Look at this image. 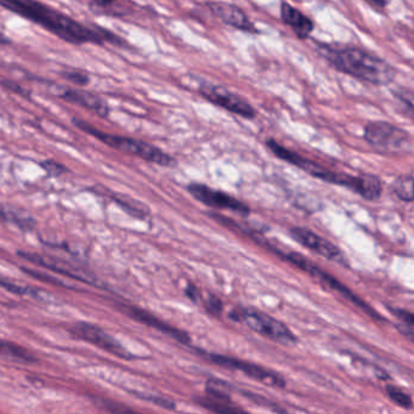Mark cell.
Wrapping results in <instances>:
<instances>
[{
	"label": "cell",
	"instance_id": "4316f807",
	"mask_svg": "<svg viewBox=\"0 0 414 414\" xmlns=\"http://www.w3.org/2000/svg\"><path fill=\"white\" fill-rule=\"evenodd\" d=\"M39 167H41L46 174L52 178H59L65 173H68L70 169L67 168L65 164L59 163L54 159H45V161H41L39 162Z\"/></svg>",
	"mask_w": 414,
	"mask_h": 414
},
{
	"label": "cell",
	"instance_id": "7c38bea8",
	"mask_svg": "<svg viewBox=\"0 0 414 414\" xmlns=\"http://www.w3.org/2000/svg\"><path fill=\"white\" fill-rule=\"evenodd\" d=\"M289 235L302 247L318 253V256H323L324 259L337 262L339 265H348V260L344 256L343 251H340L337 246H334L331 240L323 238L322 236L315 234L310 229L293 226L289 229Z\"/></svg>",
	"mask_w": 414,
	"mask_h": 414
},
{
	"label": "cell",
	"instance_id": "d590c367",
	"mask_svg": "<svg viewBox=\"0 0 414 414\" xmlns=\"http://www.w3.org/2000/svg\"><path fill=\"white\" fill-rule=\"evenodd\" d=\"M369 4L371 6H373V8H380V9H384V8H386L389 6L388 1H379V0L369 1Z\"/></svg>",
	"mask_w": 414,
	"mask_h": 414
},
{
	"label": "cell",
	"instance_id": "8fae6325",
	"mask_svg": "<svg viewBox=\"0 0 414 414\" xmlns=\"http://www.w3.org/2000/svg\"><path fill=\"white\" fill-rule=\"evenodd\" d=\"M70 332L74 337L82 339L87 343L92 344L97 348L103 349L107 353H112L113 356H117L124 360H132L134 358L122 344L117 342L112 335L105 332L103 329L97 327L95 324L87 322H79L73 324L70 328Z\"/></svg>",
	"mask_w": 414,
	"mask_h": 414
},
{
	"label": "cell",
	"instance_id": "83f0119b",
	"mask_svg": "<svg viewBox=\"0 0 414 414\" xmlns=\"http://www.w3.org/2000/svg\"><path fill=\"white\" fill-rule=\"evenodd\" d=\"M60 76L78 87H85L90 83V77L87 76V73L78 71V70H65V71L60 72Z\"/></svg>",
	"mask_w": 414,
	"mask_h": 414
},
{
	"label": "cell",
	"instance_id": "277c9868",
	"mask_svg": "<svg viewBox=\"0 0 414 414\" xmlns=\"http://www.w3.org/2000/svg\"><path fill=\"white\" fill-rule=\"evenodd\" d=\"M72 123L84 133L89 134L97 138L99 141L107 145L108 147H111V149H119L124 154H133L135 157H138L149 163L158 164L161 167L173 168L178 164V161L173 156L165 154L162 149L156 147L151 143H145L143 140L105 133L103 130L94 127L92 124H89L79 118H73Z\"/></svg>",
	"mask_w": 414,
	"mask_h": 414
},
{
	"label": "cell",
	"instance_id": "836d02e7",
	"mask_svg": "<svg viewBox=\"0 0 414 414\" xmlns=\"http://www.w3.org/2000/svg\"><path fill=\"white\" fill-rule=\"evenodd\" d=\"M205 307H207V310H208L210 313H213V315H219V313L222 311V302H221L218 298L214 297V296H209V297L207 298Z\"/></svg>",
	"mask_w": 414,
	"mask_h": 414
},
{
	"label": "cell",
	"instance_id": "7a4b0ae2",
	"mask_svg": "<svg viewBox=\"0 0 414 414\" xmlns=\"http://www.w3.org/2000/svg\"><path fill=\"white\" fill-rule=\"evenodd\" d=\"M316 50L337 71L362 82L373 85H388L394 82L396 74L394 67L366 50L327 43H318Z\"/></svg>",
	"mask_w": 414,
	"mask_h": 414
},
{
	"label": "cell",
	"instance_id": "ac0fdd59",
	"mask_svg": "<svg viewBox=\"0 0 414 414\" xmlns=\"http://www.w3.org/2000/svg\"><path fill=\"white\" fill-rule=\"evenodd\" d=\"M281 19L283 23L291 27L298 38L302 41H305L311 36L312 32L315 30L313 21L288 3L281 4Z\"/></svg>",
	"mask_w": 414,
	"mask_h": 414
},
{
	"label": "cell",
	"instance_id": "9c48e42d",
	"mask_svg": "<svg viewBox=\"0 0 414 414\" xmlns=\"http://www.w3.org/2000/svg\"><path fill=\"white\" fill-rule=\"evenodd\" d=\"M205 356L208 358L209 361L219 364L221 367L240 371L248 377H251V379L258 380V382L265 384V385H269V386H275V388H284L286 386V380L282 375L276 373V372H272L270 369H266L265 367H261V366H258L254 363L238 360V358H231V356L219 355V353H205Z\"/></svg>",
	"mask_w": 414,
	"mask_h": 414
},
{
	"label": "cell",
	"instance_id": "d6986e66",
	"mask_svg": "<svg viewBox=\"0 0 414 414\" xmlns=\"http://www.w3.org/2000/svg\"><path fill=\"white\" fill-rule=\"evenodd\" d=\"M0 221L16 226L25 232L33 230L37 225L36 219L28 211L6 205H0Z\"/></svg>",
	"mask_w": 414,
	"mask_h": 414
},
{
	"label": "cell",
	"instance_id": "3957f363",
	"mask_svg": "<svg viewBox=\"0 0 414 414\" xmlns=\"http://www.w3.org/2000/svg\"><path fill=\"white\" fill-rule=\"evenodd\" d=\"M267 149L276 156L277 158L284 162L293 164L304 172L316 178L322 180L324 183L344 186L351 189L353 192L360 194L364 200H378L383 194V183L379 176L374 174H362L358 176H351L348 174H340L335 172H331L324 169L320 164L312 162L310 159L304 158L300 154L293 152L291 149H286L281 143H277L273 138L266 140Z\"/></svg>",
	"mask_w": 414,
	"mask_h": 414
},
{
	"label": "cell",
	"instance_id": "52a82bcc",
	"mask_svg": "<svg viewBox=\"0 0 414 414\" xmlns=\"http://www.w3.org/2000/svg\"><path fill=\"white\" fill-rule=\"evenodd\" d=\"M364 140L384 154H406L412 152V138L406 130L394 124L377 121L363 129Z\"/></svg>",
	"mask_w": 414,
	"mask_h": 414
},
{
	"label": "cell",
	"instance_id": "30bf717a",
	"mask_svg": "<svg viewBox=\"0 0 414 414\" xmlns=\"http://www.w3.org/2000/svg\"><path fill=\"white\" fill-rule=\"evenodd\" d=\"M186 189L194 200L215 209L232 210L242 215H248L251 213V208L242 200H237L235 197L219 189H211L207 185L192 183L186 186Z\"/></svg>",
	"mask_w": 414,
	"mask_h": 414
},
{
	"label": "cell",
	"instance_id": "d6a6232c",
	"mask_svg": "<svg viewBox=\"0 0 414 414\" xmlns=\"http://www.w3.org/2000/svg\"><path fill=\"white\" fill-rule=\"evenodd\" d=\"M391 311L394 312L395 315L404 322V327L408 328V331L413 332L414 318L411 312L401 309H391Z\"/></svg>",
	"mask_w": 414,
	"mask_h": 414
},
{
	"label": "cell",
	"instance_id": "8992f818",
	"mask_svg": "<svg viewBox=\"0 0 414 414\" xmlns=\"http://www.w3.org/2000/svg\"><path fill=\"white\" fill-rule=\"evenodd\" d=\"M266 246H267V248H270L271 251H275L277 256H282L283 259H286V260L291 262L293 265L297 266V267H299L302 271L307 272L310 276L316 278V280H318V281L323 283V284H326L328 288H331L333 291L339 293L340 296H343L345 299H348L349 302L355 304L358 309H361L363 312H366L371 318L379 320V321H384V318H380V315H379L378 312L369 307L367 302H363L362 299L358 298L353 291H350L348 287L344 286L343 283L339 281V280H337L335 277H333L331 273H328V272L322 270L320 266L313 264L312 261L307 259L305 256H302V254L296 253V251L284 253V251H278L277 248L270 246V245H266Z\"/></svg>",
	"mask_w": 414,
	"mask_h": 414
},
{
	"label": "cell",
	"instance_id": "4dcf8cb0",
	"mask_svg": "<svg viewBox=\"0 0 414 414\" xmlns=\"http://www.w3.org/2000/svg\"><path fill=\"white\" fill-rule=\"evenodd\" d=\"M0 85L4 87L8 92H12L15 95H19L21 97H25V99H30L32 95V92L26 89V87H22L19 83L10 81V79H1L0 81Z\"/></svg>",
	"mask_w": 414,
	"mask_h": 414
},
{
	"label": "cell",
	"instance_id": "1f68e13d",
	"mask_svg": "<svg viewBox=\"0 0 414 414\" xmlns=\"http://www.w3.org/2000/svg\"><path fill=\"white\" fill-rule=\"evenodd\" d=\"M138 396L140 399L146 400L149 401L152 404H157L159 407L165 409H174L175 404L170 400L164 399V397H159V396H154V395H143V394H135Z\"/></svg>",
	"mask_w": 414,
	"mask_h": 414
},
{
	"label": "cell",
	"instance_id": "7402d4cb",
	"mask_svg": "<svg viewBox=\"0 0 414 414\" xmlns=\"http://www.w3.org/2000/svg\"><path fill=\"white\" fill-rule=\"evenodd\" d=\"M231 390L232 386L220 379L211 378L207 382L205 391L209 394V399L221 402H227L231 400Z\"/></svg>",
	"mask_w": 414,
	"mask_h": 414
},
{
	"label": "cell",
	"instance_id": "4fadbf2b",
	"mask_svg": "<svg viewBox=\"0 0 414 414\" xmlns=\"http://www.w3.org/2000/svg\"><path fill=\"white\" fill-rule=\"evenodd\" d=\"M207 6L219 20L222 21L226 25L234 27L236 30H240V31L254 33V34L259 33V30L256 28V25L251 22L246 12L238 6L230 4V3H224V1H210V3H207Z\"/></svg>",
	"mask_w": 414,
	"mask_h": 414
},
{
	"label": "cell",
	"instance_id": "603a6c76",
	"mask_svg": "<svg viewBox=\"0 0 414 414\" xmlns=\"http://www.w3.org/2000/svg\"><path fill=\"white\" fill-rule=\"evenodd\" d=\"M198 404L210 412H214L215 414H251L246 412L245 409L238 408L230 404V401L221 402V401H215V400L207 397V399L198 400Z\"/></svg>",
	"mask_w": 414,
	"mask_h": 414
},
{
	"label": "cell",
	"instance_id": "44dd1931",
	"mask_svg": "<svg viewBox=\"0 0 414 414\" xmlns=\"http://www.w3.org/2000/svg\"><path fill=\"white\" fill-rule=\"evenodd\" d=\"M391 189L399 197V200H404L406 203H412L414 200L413 175H400L391 184Z\"/></svg>",
	"mask_w": 414,
	"mask_h": 414
},
{
	"label": "cell",
	"instance_id": "d4e9b609",
	"mask_svg": "<svg viewBox=\"0 0 414 414\" xmlns=\"http://www.w3.org/2000/svg\"><path fill=\"white\" fill-rule=\"evenodd\" d=\"M386 394H388L390 400L400 407L406 409L412 407V397L402 389L397 388L395 385H388L386 386Z\"/></svg>",
	"mask_w": 414,
	"mask_h": 414
},
{
	"label": "cell",
	"instance_id": "484cf974",
	"mask_svg": "<svg viewBox=\"0 0 414 414\" xmlns=\"http://www.w3.org/2000/svg\"><path fill=\"white\" fill-rule=\"evenodd\" d=\"M0 287L8 291H10L12 294H17V296H31L33 298H39V296H41V291H37L34 288L20 286V284H16L14 282L8 281L6 278H0Z\"/></svg>",
	"mask_w": 414,
	"mask_h": 414
},
{
	"label": "cell",
	"instance_id": "cb8c5ba5",
	"mask_svg": "<svg viewBox=\"0 0 414 414\" xmlns=\"http://www.w3.org/2000/svg\"><path fill=\"white\" fill-rule=\"evenodd\" d=\"M0 356H10V358H15L17 360H22V361H28V362L34 360L33 355L28 353L26 349L19 346L16 344L4 342V340H0Z\"/></svg>",
	"mask_w": 414,
	"mask_h": 414
},
{
	"label": "cell",
	"instance_id": "e0dca14e",
	"mask_svg": "<svg viewBox=\"0 0 414 414\" xmlns=\"http://www.w3.org/2000/svg\"><path fill=\"white\" fill-rule=\"evenodd\" d=\"M87 191L94 192L97 196L107 197L110 200H113L121 209L124 210L127 214L134 216L136 219L145 220V219H147L149 216V209L143 203L134 200V198L129 197V196H124V194L113 192L111 189L103 187V185H95L94 187L87 189Z\"/></svg>",
	"mask_w": 414,
	"mask_h": 414
},
{
	"label": "cell",
	"instance_id": "6da1fadb",
	"mask_svg": "<svg viewBox=\"0 0 414 414\" xmlns=\"http://www.w3.org/2000/svg\"><path fill=\"white\" fill-rule=\"evenodd\" d=\"M0 6L6 10L22 16L26 20L52 32L62 41L81 45V44H103L111 43L114 45H125V41L101 27H90L82 22L73 20L70 16L34 0H0Z\"/></svg>",
	"mask_w": 414,
	"mask_h": 414
},
{
	"label": "cell",
	"instance_id": "e575fe53",
	"mask_svg": "<svg viewBox=\"0 0 414 414\" xmlns=\"http://www.w3.org/2000/svg\"><path fill=\"white\" fill-rule=\"evenodd\" d=\"M186 296L194 300V302H198L200 300V291L197 289V287H194V284H189L186 288Z\"/></svg>",
	"mask_w": 414,
	"mask_h": 414
},
{
	"label": "cell",
	"instance_id": "f1b7e54d",
	"mask_svg": "<svg viewBox=\"0 0 414 414\" xmlns=\"http://www.w3.org/2000/svg\"><path fill=\"white\" fill-rule=\"evenodd\" d=\"M391 92L397 100L402 103L404 107L407 108L409 117L412 118L413 116V92L407 87H399V89L391 90Z\"/></svg>",
	"mask_w": 414,
	"mask_h": 414
},
{
	"label": "cell",
	"instance_id": "5bb4252c",
	"mask_svg": "<svg viewBox=\"0 0 414 414\" xmlns=\"http://www.w3.org/2000/svg\"><path fill=\"white\" fill-rule=\"evenodd\" d=\"M17 256H21L25 260L31 261L33 264L41 266V267L61 273L63 276L71 277L73 280H78L84 283H92V278L85 276L81 270H78L76 266L71 265L70 262L61 260L55 256H43L38 253L23 251H17Z\"/></svg>",
	"mask_w": 414,
	"mask_h": 414
},
{
	"label": "cell",
	"instance_id": "ba28073f",
	"mask_svg": "<svg viewBox=\"0 0 414 414\" xmlns=\"http://www.w3.org/2000/svg\"><path fill=\"white\" fill-rule=\"evenodd\" d=\"M200 92L205 100H208L219 107L224 108L229 112L246 119H254L256 117V111L251 103H247L246 100H243L240 95H237L226 87L205 83L200 85Z\"/></svg>",
	"mask_w": 414,
	"mask_h": 414
},
{
	"label": "cell",
	"instance_id": "5b68a950",
	"mask_svg": "<svg viewBox=\"0 0 414 414\" xmlns=\"http://www.w3.org/2000/svg\"><path fill=\"white\" fill-rule=\"evenodd\" d=\"M229 318L235 322L245 323L251 331L277 343L284 345L297 343L296 334L284 323L260 310L253 307H236L229 313Z\"/></svg>",
	"mask_w": 414,
	"mask_h": 414
},
{
	"label": "cell",
	"instance_id": "f546056e",
	"mask_svg": "<svg viewBox=\"0 0 414 414\" xmlns=\"http://www.w3.org/2000/svg\"><path fill=\"white\" fill-rule=\"evenodd\" d=\"M99 401L101 402L105 408L107 409L110 414H141L134 411L133 408H130L128 406L121 404V402H116L112 400L99 399Z\"/></svg>",
	"mask_w": 414,
	"mask_h": 414
},
{
	"label": "cell",
	"instance_id": "2e32d148",
	"mask_svg": "<svg viewBox=\"0 0 414 414\" xmlns=\"http://www.w3.org/2000/svg\"><path fill=\"white\" fill-rule=\"evenodd\" d=\"M59 99H61L66 103L79 105L82 107L90 110L92 112L96 113L99 117L107 118L110 116V107L101 97L97 96L92 92L79 90V89H72L66 87L62 89L59 94Z\"/></svg>",
	"mask_w": 414,
	"mask_h": 414
},
{
	"label": "cell",
	"instance_id": "9a60e30c",
	"mask_svg": "<svg viewBox=\"0 0 414 414\" xmlns=\"http://www.w3.org/2000/svg\"><path fill=\"white\" fill-rule=\"evenodd\" d=\"M121 309L134 320H136L138 322L143 323L149 327L154 328L159 332L167 334L169 337L174 338L175 340H178L180 343L189 344V342H191V339L186 333L180 331L178 328L169 326L167 323L161 321L159 318L151 315L147 311H145L143 309H138V307H133V305H127V304H121Z\"/></svg>",
	"mask_w": 414,
	"mask_h": 414
},
{
	"label": "cell",
	"instance_id": "8d00e7d4",
	"mask_svg": "<svg viewBox=\"0 0 414 414\" xmlns=\"http://www.w3.org/2000/svg\"><path fill=\"white\" fill-rule=\"evenodd\" d=\"M9 44H11L10 38L6 36L4 33H0V45H9Z\"/></svg>",
	"mask_w": 414,
	"mask_h": 414
},
{
	"label": "cell",
	"instance_id": "ffe728a7",
	"mask_svg": "<svg viewBox=\"0 0 414 414\" xmlns=\"http://www.w3.org/2000/svg\"><path fill=\"white\" fill-rule=\"evenodd\" d=\"M130 3H123V1H90L89 8L94 14L96 15L111 16V17H127V16L133 14V9H130Z\"/></svg>",
	"mask_w": 414,
	"mask_h": 414
}]
</instances>
